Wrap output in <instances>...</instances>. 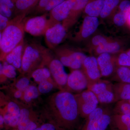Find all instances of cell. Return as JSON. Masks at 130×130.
I'll list each match as a JSON object with an SVG mask.
<instances>
[{"label": "cell", "instance_id": "1", "mask_svg": "<svg viewBox=\"0 0 130 130\" xmlns=\"http://www.w3.org/2000/svg\"><path fill=\"white\" fill-rule=\"evenodd\" d=\"M42 116L47 121L66 130H74L81 117L74 95L64 90L53 93L47 98Z\"/></svg>", "mask_w": 130, "mask_h": 130}, {"label": "cell", "instance_id": "2", "mask_svg": "<svg viewBox=\"0 0 130 130\" xmlns=\"http://www.w3.org/2000/svg\"><path fill=\"white\" fill-rule=\"evenodd\" d=\"M26 16H15L9 25L0 32V59L2 61L12 50L24 40V19Z\"/></svg>", "mask_w": 130, "mask_h": 130}, {"label": "cell", "instance_id": "3", "mask_svg": "<svg viewBox=\"0 0 130 130\" xmlns=\"http://www.w3.org/2000/svg\"><path fill=\"white\" fill-rule=\"evenodd\" d=\"M50 50L38 43L25 44L22 59L21 73L30 74L38 68L46 66L52 55Z\"/></svg>", "mask_w": 130, "mask_h": 130}, {"label": "cell", "instance_id": "4", "mask_svg": "<svg viewBox=\"0 0 130 130\" xmlns=\"http://www.w3.org/2000/svg\"><path fill=\"white\" fill-rule=\"evenodd\" d=\"M52 51L64 66L73 70L81 69L87 56L81 51L66 45L58 46Z\"/></svg>", "mask_w": 130, "mask_h": 130}, {"label": "cell", "instance_id": "5", "mask_svg": "<svg viewBox=\"0 0 130 130\" xmlns=\"http://www.w3.org/2000/svg\"><path fill=\"white\" fill-rule=\"evenodd\" d=\"M112 115L109 110L98 107L85 119V123L78 130H106Z\"/></svg>", "mask_w": 130, "mask_h": 130}, {"label": "cell", "instance_id": "6", "mask_svg": "<svg viewBox=\"0 0 130 130\" xmlns=\"http://www.w3.org/2000/svg\"><path fill=\"white\" fill-rule=\"evenodd\" d=\"M74 95L81 118L86 119L98 107L99 102L97 98L88 89Z\"/></svg>", "mask_w": 130, "mask_h": 130}, {"label": "cell", "instance_id": "7", "mask_svg": "<svg viewBox=\"0 0 130 130\" xmlns=\"http://www.w3.org/2000/svg\"><path fill=\"white\" fill-rule=\"evenodd\" d=\"M87 89L95 95L100 103L109 104L116 102L113 84L109 81L101 79L97 83L89 85Z\"/></svg>", "mask_w": 130, "mask_h": 130}, {"label": "cell", "instance_id": "8", "mask_svg": "<svg viewBox=\"0 0 130 130\" xmlns=\"http://www.w3.org/2000/svg\"><path fill=\"white\" fill-rule=\"evenodd\" d=\"M47 13L31 18L25 17L24 19L25 31L34 36L44 35L48 29Z\"/></svg>", "mask_w": 130, "mask_h": 130}, {"label": "cell", "instance_id": "9", "mask_svg": "<svg viewBox=\"0 0 130 130\" xmlns=\"http://www.w3.org/2000/svg\"><path fill=\"white\" fill-rule=\"evenodd\" d=\"M20 108V118L16 129L19 130H35L44 123L43 117L39 116L30 108L21 107Z\"/></svg>", "mask_w": 130, "mask_h": 130}, {"label": "cell", "instance_id": "10", "mask_svg": "<svg viewBox=\"0 0 130 130\" xmlns=\"http://www.w3.org/2000/svg\"><path fill=\"white\" fill-rule=\"evenodd\" d=\"M46 66L51 73V76L57 86L61 89H64L67 83L68 75L66 72L61 62L53 55L47 62Z\"/></svg>", "mask_w": 130, "mask_h": 130}, {"label": "cell", "instance_id": "11", "mask_svg": "<svg viewBox=\"0 0 130 130\" xmlns=\"http://www.w3.org/2000/svg\"><path fill=\"white\" fill-rule=\"evenodd\" d=\"M88 85V80L81 69L73 70L68 75L67 83L63 90L79 93L87 88Z\"/></svg>", "mask_w": 130, "mask_h": 130}, {"label": "cell", "instance_id": "12", "mask_svg": "<svg viewBox=\"0 0 130 130\" xmlns=\"http://www.w3.org/2000/svg\"><path fill=\"white\" fill-rule=\"evenodd\" d=\"M99 25L98 18L86 16L84 18L79 30L73 37V41L78 42L86 40L94 33Z\"/></svg>", "mask_w": 130, "mask_h": 130}, {"label": "cell", "instance_id": "13", "mask_svg": "<svg viewBox=\"0 0 130 130\" xmlns=\"http://www.w3.org/2000/svg\"><path fill=\"white\" fill-rule=\"evenodd\" d=\"M67 31L62 23L57 24L49 28L44 34V41L48 48L53 50L62 42Z\"/></svg>", "mask_w": 130, "mask_h": 130}, {"label": "cell", "instance_id": "14", "mask_svg": "<svg viewBox=\"0 0 130 130\" xmlns=\"http://www.w3.org/2000/svg\"><path fill=\"white\" fill-rule=\"evenodd\" d=\"M81 69L88 80V86L101 80V74L97 59L95 56H87L84 61Z\"/></svg>", "mask_w": 130, "mask_h": 130}, {"label": "cell", "instance_id": "15", "mask_svg": "<svg viewBox=\"0 0 130 130\" xmlns=\"http://www.w3.org/2000/svg\"><path fill=\"white\" fill-rule=\"evenodd\" d=\"M96 59L102 77L112 76L118 67L116 55L105 53L98 55Z\"/></svg>", "mask_w": 130, "mask_h": 130}, {"label": "cell", "instance_id": "16", "mask_svg": "<svg viewBox=\"0 0 130 130\" xmlns=\"http://www.w3.org/2000/svg\"><path fill=\"white\" fill-rule=\"evenodd\" d=\"M71 6L70 14L62 24L67 31L77 22L80 15L84 11L89 0H68Z\"/></svg>", "mask_w": 130, "mask_h": 130}, {"label": "cell", "instance_id": "17", "mask_svg": "<svg viewBox=\"0 0 130 130\" xmlns=\"http://www.w3.org/2000/svg\"><path fill=\"white\" fill-rule=\"evenodd\" d=\"M71 6L70 2L66 0L49 12L48 18L49 28L53 27L67 18L70 14Z\"/></svg>", "mask_w": 130, "mask_h": 130}, {"label": "cell", "instance_id": "18", "mask_svg": "<svg viewBox=\"0 0 130 130\" xmlns=\"http://www.w3.org/2000/svg\"><path fill=\"white\" fill-rule=\"evenodd\" d=\"M7 111L4 113H1L4 118L5 125L7 127L16 129L21 113L20 106L14 101L8 103Z\"/></svg>", "mask_w": 130, "mask_h": 130}, {"label": "cell", "instance_id": "19", "mask_svg": "<svg viewBox=\"0 0 130 130\" xmlns=\"http://www.w3.org/2000/svg\"><path fill=\"white\" fill-rule=\"evenodd\" d=\"M25 44L24 40L6 56L4 61L12 65L21 72L22 59Z\"/></svg>", "mask_w": 130, "mask_h": 130}, {"label": "cell", "instance_id": "20", "mask_svg": "<svg viewBox=\"0 0 130 130\" xmlns=\"http://www.w3.org/2000/svg\"><path fill=\"white\" fill-rule=\"evenodd\" d=\"M124 43L120 40L113 39L111 41L93 50L95 54L98 56L103 53L115 54L123 51Z\"/></svg>", "mask_w": 130, "mask_h": 130}, {"label": "cell", "instance_id": "21", "mask_svg": "<svg viewBox=\"0 0 130 130\" xmlns=\"http://www.w3.org/2000/svg\"><path fill=\"white\" fill-rule=\"evenodd\" d=\"M109 126L111 130H130V117L113 113L111 117Z\"/></svg>", "mask_w": 130, "mask_h": 130}, {"label": "cell", "instance_id": "22", "mask_svg": "<svg viewBox=\"0 0 130 130\" xmlns=\"http://www.w3.org/2000/svg\"><path fill=\"white\" fill-rule=\"evenodd\" d=\"M40 0H17L15 3V16L26 15L32 11Z\"/></svg>", "mask_w": 130, "mask_h": 130}, {"label": "cell", "instance_id": "23", "mask_svg": "<svg viewBox=\"0 0 130 130\" xmlns=\"http://www.w3.org/2000/svg\"><path fill=\"white\" fill-rule=\"evenodd\" d=\"M113 88L116 102L130 100V83H116L113 84Z\"/></svg>", "mask_w": 130, "mask_h": 130}, {"label": "cell", "instance_id": "24", "mask_svg": "<svg viewBox=\"0 0 130 130\" xmlns=\"http://www.w3.org/2000/svg\"><path fill=\"white\" fill-rule=\"evenodd\" d=\"M105 0H89L84 10L86 16L98 17L100 14L104 5Z\"/></svg>", "mask_w": 130, "mask_h": 130}, {"label": "cell", "instance_id": "25", "mask_svg": "<svg viewBox=\"0 0 130 130\" xmlns=\"http://www.w3.org/2000/svg\"><path fill=\"white\" fill-rule=\"evenodd\" d=\"M121 0H105L100 16L101 18H108L113 16L118 9Z\"/></svg>", "mask_w": 130, "mask_h": 130}, {"label": "cell", "instance_id": "26", "mask_svg": "<svg viewBox=\"0 0 130 130\" xmlns=\"http://www.w3.org/2000/svg\"><path fill=\"white\" fill-rule=\"evenodd\" d=\"M112 76V79L116 83L130 84V67L118 66Z\"/></svg>", "mask_w": 130, "mask_h": 130}, {"label": "cell", "instance_id": "27", "mask_svg": "<svg viewBox=\"0 0 130 130\" xmlns=\"http://www.w3.org/2000/svg\"><path fill=\"white\" fill-rule=\"evenodd\" d=\"M31 76L34 80L38 84L44 80L54 81L51 76V73L47 67H42L38 68L33 71Z\"/></svg>", "mask_w": 130, "mask_h": 130}, {"label": "cell", "instance_id": "28", "mask_svg": "<svg viewBox=\"0 0 130 130\" xmlns=\"http://www.w3.org/2000/svg\"><path fill=\"white\" fill-rule=\"evenodd\" d=\"M0 64V75L1 79L7 77L9 78H15L17 75L16 68L12 65L8 64L5 61Z\"/></svg>", "mask_w": 130, "mask_h": 130}, {"label": "cell", "instance_id": "29", "mask_svg": "<svg viewBox=\"0 0 130 130\" xmlns=\"http://www.w3.org/2000/svg\"><path fill=\"white\" fill-rule=\"evenodd\" d=\"M113 112V113L124 115L130 117V103L127 101H118L116 102Z\"/></svg>", "mask_w": 130, "mask_h": 130}, {"label": "cell", "instance_id": "30", "mask_svg": "<svg viewBox=\"0 0 130 130\" xmlns=\"http://www.w3.org/2000/svg\"><path fill=\"white\" fill-rule=\"evenodd\" d=\"M112 38L106 36L104 35H99L94 36L91 40L89 47L91 50H93L98 47L105 44L108 42L113 40Z\"/></svg>", "mask_w": 130, "mask_h": 130}, {"label": "cell", "instance_id": "31", "mask_svg": "<svg viewBox=\"0 0 130 130\" xmlns=\"http://www.w3.org/2000/svg\"><path fill=\"white\" fill-rule=\"evenodd\" d=\"M40 93L38 88L35 85H30L23 93L24 100L26 102H30L38 97Z\"/></svg>", "mask_w": 130, "mask_h": 130}, {"label": "cell", "instance_id": "32", "mask_svg": "<svg viewBox=\"0 0 130 130\" xmlns=\"http://www.w3.org/2000/svg\"><path fill=\"white\" fill-rule=\"evenodd\" d=\"M128 14L118 11L113 16L114 23L117 26H122L126 24Z\"/></svg>", "mask_w": 130, "mask_h": 130}, {"label": "cell", "instance_id": "33", "mask_svg": "<svg viewBox=\"0 0 130 130\" xmlns=\"http://www.w3.org/2000/svg\"><path fill=\"white\" fill-rule=\"evenodd\" d=\"M116 60L118 66H125L130 67V56L123 51L116 55Z\"/></svg>", "mask_w": 130, "mask_h": 130}, {"label": "cell", "instance_id": "34", "mask_svg": "<svg viewBox=\"0 0 130 130\" xmlns=\"http://www.w3.org/2000/svg\"><path fill=\"white\" fill-rule=\"evenodd\" d=\"M54 81L46 80L42 81L38 85V90L41 94H47L49 93L53 89Z\"/></svg>", "mask_w": 130, "mask_h": 130}, {"label": "cell", "instance_id": "35", "mask_svg": "<svg viewBox=\"0 0 130 130\" xmlns=\"http://www.w3.org/2000/svg\"><path fill=\"white\" fill-rule=\"evenodd\" d=\"M30 85V80L28 77H23L20 78L16 82L15 87L16 89L24 93L25 91Z\"/></svg>", "mask_w": 130, "mask_h": 130}, {"label": "cell", "instance_id": "36", "mask_svg": "<svg viewBox=\"0 0 130 130\" xmlns=\"http://www.w3.org/2000/svg\"><path fill=\"white\" fill-rule=\"evenodd\" d=\"M51 0H40L36 7L32 12L35 14L44 13V10Z\"/></svg>", "mask_w": 130, "mask_h": 130}, {"label": "cell", "instance_id": "37", "mask_svg": "<svg viewBox=\"0 0 130 130\" xmlns=\"http://www.w3.org/2000/svg\"><path fill=\"white\" fill-rule=\"evenodd\" d=\"M35 130H66L50 121L44 122Z\"/></svg>", "mask_w": 130, "mask_h": 130}, {"label": "cell", "instance_id": "38", "mask_svg": "<svg viewBox=\"0 0 130 130\" xmlns=\"http://www.w3.org/2000/svg\"><path fill=\"white\" fill-rule=\"evenodd\" d=\"M118 11L129 14L130 12V1L121 0L118 7Z\"/></svg>", "mask_w": 130, "mask_h": 130}, {"label": "cell", "instance_id": "39", "mask_svg": "<svg viewBox=\"0 0 130 130\" xmlns=\"http://www.w3.org/2000/svg\"><path fill=\"white\" fill-rule=\"evenodd\" d=\"M66 0H51L44 10V13L48 12L55 7L61 4Z\"/></svg>", "mask_w": 130, "mask_h": 130}, {"label": "cell", "instance_id": "40", "mask_svg": "<svg viewBox=\"0 0 130 130\" xmlns=\"http://www.w3.org/2000/svg\"><path fill=\"white\" fill-rule=\"evenodd\" d=\"M10 20L0 14V32H2L9 25Z\"/></svg>", "mask_w": 130, "mask_h": 130}, {"label": "cell", "instance_id": "41", "mask_svg": "<svg viewBox=\"0 0 130 130\" xmlns=\"http://www.w3.org/2000/svg\"><path fill=\"white\" fill-rule=\"evenodd\" d=\"M0 3H2L7 5L14 12H15V3L12 0H0Z\"/></svg>", "mask_w": 130, "mask_h": 130}, {"label": "cell", "instance_id": "42", "mask_svg": "<svg viewBox=\"0 0 130 130\" xmlns=\"http://www.w3.org/2000/svg\"><path fill=\"white\" fill-rule=\"evenodd\" d=\"M23 93L21 91L16 89L13 94V96L16 99H19L21 98L22 96L23 95Z\"/></svg>", "mask_w": 130, "mask_h": 130}, {"label": "cell", "instance_id": "43", "mask_svg": "<svg viewBox=\"0 0 130 130\" xmlns=\"http://www.w3.org/2000/svg\"><path fill=\"white\" fill-rule=\"evenodd\" d=\"M0 125H1V128H3V126H5V121H4V118L2 115H0Z\"/></svg>", "mask_w": 130, "mask_h": 130}, {"label": "cell", "instance_id": "44", "mask_svg": "<svg viewBox=\"0 0 130 130\" xmlns=\"http://www.w3.org/2000/svg\"><path fill=\"white\" fill-rule=\"evenodd\" d=\"M126 24L130 29V12L128 14L127 16Z\"/></svg>", "mask_w": 130, "mask_h": 130}, {"label": "cell", "instance_id": "45", "mask_svg": "<svg viewBox=\"0 0 130 130\" xmlns=\"http://www.w3.org/2000/svg\"><path fill=\"white\" fill-rule=\"evenodd\" d=\"M126 53L128 55H129V56H130V49H129L128 50H126L125 51Z\"/></svg>", "mask_w": 130, "mask_h": 130}, {"label": "cell", "instance_id": "46", "mask_svg": "<svg viewBox=\"0 0 130 130\" xmlns=\"http://www.w3.org/2000/svg\"><path fill=\"white\" fill-rule=\"evenodd\" d=\"M12 1L13 2H14V3H15L17 0H12Z\"/></svg>", "mask_w": 130, "mask_h": 130}, {"label": "cell", "instance_id": "47", "mask_svg": "<svg viewBox=\"0 0 130 130\" xmlns=\"http://www.w3.org/2000/svg\"><path fill=\"white\" fill-rule=\"evenodd\" d=\"M12 130H19L18 129H12Z\"/></svg>", "mask_w": 130, "mask_h": 130}, {"label": "cell", "instance_id": "48", "mask_svg": "<svg viewBox=\"0 0 130 130\" xmlns=\"http://www.w3.org/2000/svg\"><path fill=\"white\" fill-rule=\"evenodd\" d=\"M127 101H128V102L129 103H130V100H127Z\"/></svg>", "mask_w": 130, "mask_h": 130}]
</instances>
